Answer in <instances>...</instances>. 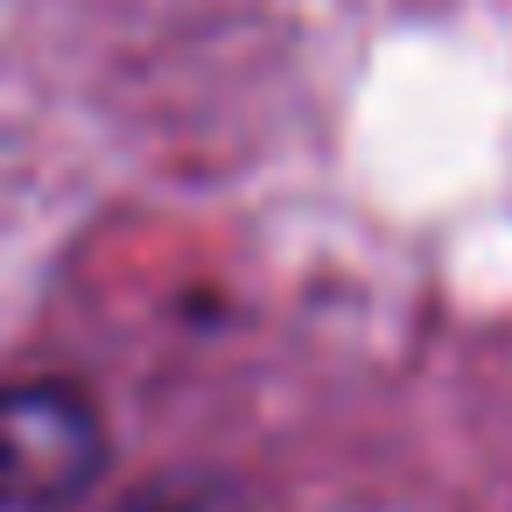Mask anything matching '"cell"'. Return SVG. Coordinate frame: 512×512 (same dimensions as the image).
<instances>
[{"label":"cell","instance_id":"obj_1","mask_svg":"<svg viewBox=\"0 0 512 512\" xmlns=\"http://www.w3.org/2000/svg\"><path fill=\"white\" fill-rule=\"evenodd\" d=\"M106 470V428L78 386H0V512H57Z\"/></svg>","mask_w":512,"mask_h":512},{"label":"cell","instance_id":"obj_2","mask_svg":"<svg viewBox=\"0 0 512 512\" xmlns=\"http://www.w3.org/2000/svg\"><path fill=\"white\" fill-rule=\"evenodd\" d=\"M127 512H239V498H232V491H211V484H197V477H176V484L141 491Z\"/></svg>","mask_w":512,"mask_h":512}]
</instances>
